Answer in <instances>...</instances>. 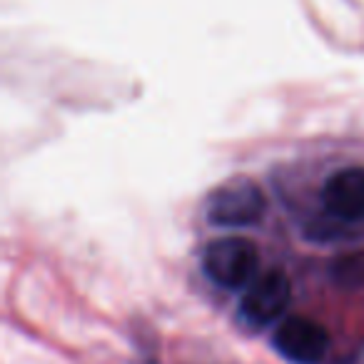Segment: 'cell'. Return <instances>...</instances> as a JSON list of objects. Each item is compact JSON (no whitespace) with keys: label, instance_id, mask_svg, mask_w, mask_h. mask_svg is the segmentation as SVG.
Instances as JSON below:
<instances>
[{"label":"cell","instance_id":"1","mask_svg":"<svg viewBox=\"0 0 364 364\" xmlns=\"http://www.w3.org/2000/svg\"><path fill=\"white\" fill-rule=\"evenodd\" d=\"M257 247L245 237H220L203 250V272L223 289H245L257 277Z\"/></svg>","mask_w":364,"mask_h":364},{"label":"cell","instance_id":"4","mask_svg":"<svg viewBox=\"0 0 364 364\" xmlns=\"http://www.w3.org/2000/svg\"><path fill=\"white\" fill-rule=\"evenodd\" d=\"M272 344L292 364H319L329 352V334L324 324L309 317H284L274 329Z\"/></svg>","mask_w":364,"mask_h":364},{"label":"cell","instance_id":"5","mask_svg":"<svg viewBox=\"0 0 364 364\" xmlns=\"http://www.w3.org/2000/svg\"><path fill=\"white\" fill-rule=\"evenodd\" d=\"M322 203L339 220H364V167H344L327 177Z\"/></svg>","mask_w":364,"mask_h":364},{"label":"cell","instance_id":"2","mask_svg":"<svg viewBox=\"0 0 364 364\" xmlns=\"http://www.w3.org/2000/svg\"><path fill=\"white\" fill-rule=\"evenodd\" d=\"M267 210L262 190L247 177L230 180L210 193L205 215L215 228H250L259 223Z\"/></svg>","mask_w":364,"mask_h":364},{"label":"cell","instance_id":"3","mask_svg":"<svg viewBox=\"0 0 364 364\" xmlns=\"http://www.w3.org/2000/svg\"><path fill=\"white\" fill-rule=\"evenodd\" d=\"M292 282L282 269H264L245 287L240 299V317L250 327H267L277 322L289 307Z\"/></svg>","mask_w":364,"mask_h":364}]
</instances>
